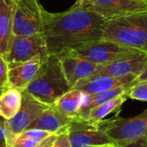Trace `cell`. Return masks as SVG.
I'll return each instance as SVG.
<instances>
[{"mask_svg": "<svg viewBox=\"0 0 147 147\" xmlns=\"http://www.w3.org/2000/svg\"><path fill=\"white\" fill-rule=\"evenodd\" d=\"M124 147H147V142H138Z\"/></svg>", "mask_w": 147, "mask_h": 147, "instance_id": "cell-28", "label": "cell"}, {"mask_svg": "<svg viewBox=\"0 0 147 147\" xmlns=\"http://www.w3.org/2000/svg\"><path fill=\"white\" fill-rule=\"evenodd\" d=\"M105 21L146 11L147 0H78Z\"/></svg>", "mask_w": 147, "mask_h": 147, "instance_id": "cell-10", "label": "cell"}, {"mask_svg": "<svg viewBox=\"0 0 147 147\" xmlns=\"http://www.w3.org/2000/svg\"><path fill=\"white\" fill-rule=\"evenodd\" d=\"M90 147H116L115 146H90Z\"/></svg>", "mask_w": 147, "mask_h": 147, "instance_id": "cell-30", "label": "cell"}, {"mask_svg": "<svg viewBox=\"0 0 147 147\" xmlns=\"http://www.w3.org/2000/svg\"><path fill=\"white\" fill-rule=\"evenodd\" d=\"M22 106L17 114L5 123V143L7 147H13L17 137L34 121L49 106L30 96L25 90L22 91Z\"/></svg>", "mask_w": 147, "mask_h": 147, "instance_id": "cell-5", "label": "cell"}, {"mask_svg": "<svg viewBox=\"0 0 147 147\" xmlns=\"http://www.w3.org/2000/svg\"><path fill=\"white\" fill-rule=\"evenodd\" d=\"M50 134L42 130L27 129L17 137L13 147H35Z\"/></svg>", "mask_w": 147, "mask_h": 147, "instance_id": "cell-21", "label": "cell"}, {"mask_svg": "<svg viewBox=\"0 0 147 147\" xmlns=\"http://www.w3.org/2000/svg\"><path fill=\"white\" fill-rule=\"evenodd\" d=\"M106 21L78 0L67 10H43V30L48 54L57 56L102 39Z\"/></svg>", "mask_w": 147, "mask_h": 147, "instance_id": "cell-1", "label": "cell"}, {"mask_svg": "<svg viewBox=\"0 0 147 147\" xmlns=\"http://www.w3.org/2000/svg\"><path fill=\"white\" fill-rule=\"evenodd\" d=\"M0 147H7L6 146V143H5V141L0 142Z\"/></svg>", "mask_w": 147, "mask_h": 147, "instance_id": "cell-29", "label": "cell"}, {"mask_svg": "<svg viewBox=\"0 0 147 147\" xmlns=\"http://www.w3.org/2000/svg\"><path fill=\"white\" fill-rule=\"evenodd\" d=\"M143 81H147V65L146 66V68L144 69V71H142V73L135 79V81L133 83V84H134L136 83L143 82Z\"/></svg>", "mask_w": 147, "mask_h": 147, "instance_id": "cell-27", "label": "cell"}, {"mask_svg": "<svg viewBox=\"0 0 147 147\" xmlns=\"http://www.w3.org/2000/svg\"><path fill=\"white\" fill-rule=\"evenodd\" d=\"M71 90L64 75L59 58L57 55L49 54L34 79L24 90L40 102L51 106Z\"/></svg>", "mask_w": 147, "mask_h": 147, "instance_id": "cell-2", "label": "cell"}, {"mask_svg": "<svg viewBox=\"0 0 147 147\" xmlns=\"http://www.w3.org/2000/svg\"><path fill=\"white\" fill-rule=\"evenodd\" d=\"M127 97L134 100L147 102V81H143L133 84L127 93Z\"/></svg>", "mask_w": 147, "mask_h": 147, "instance_id": "cell-22", "label": "cell"}, {"mask_svg": "<svg viewBox=\"0 0 147 147\" xmlns=\"http://www.w3.org/2000/svg\"><path fill=\"white\" fill-rule=\"evenodd\" d=\"M38 55L43 57L49 55L43 33L25 36L14 35L4 59L8 67L11 68L27 62Z\"/></svg>", "mask_w": 147, "mask_h": 147, "instance_id": "cell-8", "label": "cell"}, {"mask_svg": "<svg viewBox=\"0 0 147 147\" xmlns=\"http://www.w3.org/2000/svg\"><path fill=\"white\" fill-rule=\"evenodd\" d=\"M14 0H0V55L5 58L14 36Z\"/></svg>", "mask_w": 147, "mask_h": 147, "instance_id": "cell-16", "label": "cell"}, {"mask_svg": "<svg viewBox=\"0 0 147 147\" xmlns=\"http://www.w3.org/2000/svg\"><path fill=\"white\" fill-rule=\"evenodd\" d=\"M136 78L137 77L134 75L125 77H112L109 75L95 74L84 80L78 82L72 89L78 90L84 94L93 95L109 91L128 84H133Z\"/></svg>", "mask_w": 147, "mask_h": 147, "instance_id": "cell-12", "label": "cell"}, {"mask_svg": "<svg viewBox=\"0 0 147 147\" xmlns=\"http://www.w3.org/2000/svg\"><path fill=\"white\" fill-rule=\"evenodd\" d=\"M67 134L71 147L115 146L107 134L102 121H92L75 118L67 127Z\"/></svg>", "mask_w": 147, "mask_h": 147, "instance_id": "cell-6", "label": "cell"}, {"mask_svg": "<svg viewBox=\"0 0 147 147\" xmlns=\"http://www.w3.org/2000/svg\"><path fill=\"white\" fill-rule=\"evenodd\" d=\"M101 40L147 53V10L106 21Z\"/></svg>", "mask_w": 147, "mask_h": 147, "instance_id": "cell-3", "label": "cell"}, {"mask_svg": "<svg viewBox=\"0 0 147 147\" xmlns=\"http://www.w3.org/2000/svg\"><path fill=\"white\" fill-rule=\"evenodd\" d=\"M14 35L42 33L44 9L39 0H14Z\"/></svg>", "mask_w": 147, "mask_h": 147, "instance_id": "cell-9", "label": "cell"}, {"mask_svg": "<svg viewBox=\"0 0 147 147\" xmlns=\"http://www.w3.org/2000/svg\"><path fill=\"white\" fill-rule=\"evenodd\" d=\"M53 147H71L70 141H69L67 130L58 136V139L55 141Z\"/></svg>", "mask_w": 147, "mask_h": 147, "instance_id": "cell-24", "label": "cell"}, {"mask_svg": "<svg viewBox=\"0 0 147 147\" xmlns=\"http://www.w3.org/2000/svg\"><path fill=\"white\" fill-rule=\"evenodd\" d=\"M8 72L9 67L7 62L5 59L2 55H0V96L10 88L9 84Z\"/></svg>", "mask_w": 147, "mask_h": 147, "instance_id": "cell-23", "label": "cell"}, {"mask_svg": "<svg viewBox=\"0 0 147 147\" xmlns=\"http://www.w3.org/2000/svg\"><path fill=\"white\" fill-rule=\"evenodd\" d=\"M58 57L60 59L64 75L71 89L78 82L95 75L101 65L71 54Z\"/></svg>", "mask_w": 147, "mask_h": 147, "instance_id": "cell-13", "label": "cell"}, {"mask_svg": "<svg viewBox=\"0 0 147 147\" xmlns=\"http://www.w3.org/2000/svg\"><path fill=\"white\" fill-rule=\"evenodd\" d=\"M139 52L140 51L119 45L109 40H100L80 47L64 54H71L89 60L95 64L103 65L121 59L125 56Z\"/></svg>", "mask_w": 147, "mask_h": 147, "instance_id": "cell-7", "label": "cell"}, {"mask_svg": "<svg viewBox=\"0 0 147 147\" xmlns=\"http://www.w3.org/2000/svg\"><path fill=\"white\" fill-rule=\"evenodd\" d=\"M22 91L9 88L0 96V115L7 121L14 117L22 106Z\"/></svg>", "mask_w": 147, "mask_h": 147, "instance_id": "cell-19", "label": "cell"}, {"mask_svg": "<svg viewBox=\"0 0 147 147\" xmlns=\"http://www.w3.org/2000/svg\"><path fill=\"white\" fill-rule=\"evenodd\" d=\"M5 123L6 120L0 115V142L5 141Z\"/></svg>", "mask_w": 147, "mask_h": 147, "instance_id": "cell-26", "label": "cell"}, {"mask_svg": "<svg viewBox=\"0 0 147 147\" xmlns=\"http://www.w3.org/2000/svg\"><path fill=\"white\" fill-rule=\"evenodd\" d=\"M104 129L116 147L147 142V109L131 118L113 117L102 120Z\"/></svg>", "mask_w": 147, "mask_h": 147, "instance_id": "cell-4", "label": "cell"}, {"mask_svg": "<svg viewBox=\"0 0 147 147\" xmlns=\"http://www.w3.org/2000/svg\"><path fill=\"white\" fill-rule=\"evenodd\" d=\"M47 57L38 55L27 62L9 68L8 77L9 87L21 91L24 90L34 79L42 63Z\"/></svg>", "mask_w": 147, "mask_h": 147, "instance_id": "cell-14", "label": "cell"}, {"mask_svg": "<svg viewBox=\"0 0 147 147\" xmlns=\"http://www.w3.org/2000/svg\"><path fill=\"white\" fill-rule=\"evenodd\" d=\"M132 85L133 84H128V85L122 86V87H120V88H117L109 91L93 94V95H88V94L84 93V101H83L82 106L80 108V110L78 112L77 118L86 120L88 114L90 113L91 109L127 93Z\"/></svg>", "mask_w": 147, "mask_h": 147, "instance_id": "cell-17", "label": "cell"}, {"mask_svg": "<svg viewBox=\"0 0 147 147\" xmlns=\"http://www.w3.org/2000/svg\"><path fill=\"white\" fill-rule=\"evenodd\" d=\"M147 65V53L139 52L109 64L100 65L96 74L109 75L112 77H125L134 75L137 78Z\"/></svg>", "mask_w": 147, "mask_h": 147, "instance_id": "cell-11", "label": "cell"}, {"mask_svg": "<svg viewBox=\"0 0 147 147\" xmlns=\"http://www.w3.org/2000/svg\"><path fill=\"white\" fill-rule=\"evenodd\" d=\"M84 94L75 89H71L62 96L53 106L65 115L75 119L77 118L84 101Z\"/></svg>", "mask_w": 147, "mask_h": 147, "instance_id": "cell-18", "label": "cell"}, {"mask_svg": "<svg viewBox=\"0 0 147 147\" xmlns=\"http://www.w3.org/2000/svg\"><path fill=\"white\" fill-rule=\"evenodd\" d=\"M127 93L94 108L88 114L86 120L92 121H100L104 120L109 114L118 111L121 108L122 104L128 99Z\"/></svg>", "mask_w": 147, "mask_h": 147, "instance_id": "cell-20", "label": "cell"}, {"mask_svg": "<svg viewBox=\"0 0 147 147\" xmlns=\"http://www.w3.org/2000/svg\"><path fill=\"white\" fill-rule=\"evenodd\" d=\"M58 136H59V134H52L48 137L44 139L42 141H40L35 147H53L55 141L58 139Z\"/></svg>", "mask_w": 147, "mask_h": 147, "instance_id": "cell-25", "label": "cell"}, {"mask_svg": "<svg viewBox=\"0 0 147 147\" xmlns=\"http://www.w3.org/2000/svg\"><path fill=\"white\" fill-rule=\"evenodd\" d=\"M73 120L59 112L53 105H51L27 129H38L59 135L67 130L68 126Z\"/></svg>", "mask_w": 147, "mask_h": 147, "instance_id": "cell-15", "label": "cell"}]
</instances>
